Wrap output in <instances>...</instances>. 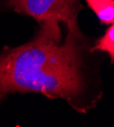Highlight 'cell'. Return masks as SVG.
I'll use <instances>...</instances> for the list:
<instances>
[{"label": "cell", "instance_id": "1", "mask_svg": "<svg viewBox=\"0 0 114 127\" xmlns=\"http://www.w3.org/2000/svg\"><path fill=\"white\" fill-rule=\"evenodd\" d=\"M78 23L44 20L27 43L0 52V105L10 95L41 94L87 113L102 98L98 56Z\"/></svg>", "mask_w": 114, "mask_h": 127}, {"label": "cell", "instance_id": "2", "mask_svg": "<svg viewBox=\"0 0 114 127\" xmlns=\"http://www.w3.org/2000/svg\"><path fill=\"white\" fill-rule=\"evenodd\" d=\"M84 5L80 0H0V14L14 12L30 16L37 23L52 20L65 25L77 22Z\"/></svg>", "mask_w": 114, "mask_h": 127}, {"label": "cell", "instance_id": "3", "mask_svg": "<svg viewBox=\"0 0 114 127\" xmlns=\"http://www.w3.org/2000/svg\"><path fill=\"white\" fill-rule=\"evenodd\" d=\"M93 50L108 54L111 64H114V23L106 29L105 33L99 39L94 41Z\"/></svg>", "mask_w": 114, "mask_h": 127}]
</instances>
